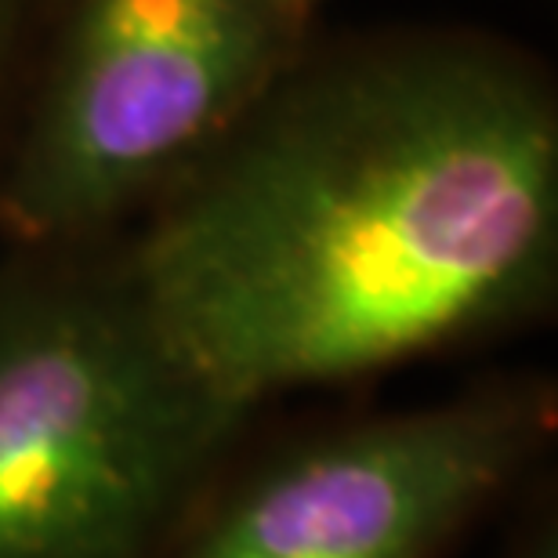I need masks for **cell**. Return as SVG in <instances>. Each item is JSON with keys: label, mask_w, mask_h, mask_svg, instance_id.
Wrapping results in <instances>:
<instances>
[{"label": "cell", "mask_w": 558, "mask_h": 558, "mask_svg": "<svg viewBox=\"0 0 558 558\" xmlns=\"http://www.w3.org/2000/svg\"><path fill=\"white\" fill-rule=\"evenodd\" d=\"M312 40L279 0H54L0 163V243L124 240Z\"/></svg>", "instance_id": "cell-3"}, {"label": "cell", "mask_w": 558, "mask_h": 558, "mask_svg": "<svg viewBox=\"0 0 558 558\" xmlns=\"http://www.w3.org/2000/svg\"><path fill=\"white\" fill-rule=\"evenodd\" d=\"M489 558H558V472H544L500 519Z\"/></svg>", "instance_id": "cell-6"}, {"label": "cell", "mask_w": 558, "mask_h": 558, "mask_svg": "<svg viewBox=\"0 0 558 558\" xmlns=\"http://www.w3.org/2000/svg\"><path fill=\"white\" fill-rule=\"evenodd\" d=\"M558 385L500 371L407 407L254 417L160 558H457L555 468Z\"/></svg>", "instance_id": "cell-4"}, {"label": "cell", "mask_w": 558, "mask_h": 558, "mask_svg": "<svg viewBox=\"0 0 558 558\" xmlns=\"http://www.w3.org/2000/svg\"><path fill=\"white\" fill-rule=\"evenodd\" d=\"M279 4H290V8H301V11H312L316 0H279Z\"/></svg>", "instance_id": "cell-7"}, {"label": "cell", "mask_w": 558, "mask_h": 558, "mask_svg": "<svg viewBox=\"0 0 558 558\" xmlns=\"http://www.w3.org/2000/svg\"><path fill=\"white\" fill-rule=\"evenodd\" d=\"M124 251L247 410L497 341L558 294L555 81L483 29L312 37Z\"/></svg>", "instance_id": "cell-1"}, {"label": "cell", "mask_w": 558, "mask_h": 558, "mask_svg": "<svg viewBox=\"0 0 558 558\" xmlns=\"http://www.w3.org/2000/svg\"><path fill=\"white\" fill-rule=\"evenodd\" d=\"M54 0H0V163L37 62Z\"/></svg>", "instance_id": "cell-5"}, {"label": "cell", "mask_w": 558, "mask_h": 558, "mask_svg": "<svg viewBox=\"0 0 558 558\" xmlns=\"http://www.w3.org/2000/svg\"><path fill=\"white\" fill-rule=\"evenodd\" d=\"M258 414L171 338L124 240L0 243V558H160Z\"/></svg>", "instance_id": "cell-2"}]
</instances>
